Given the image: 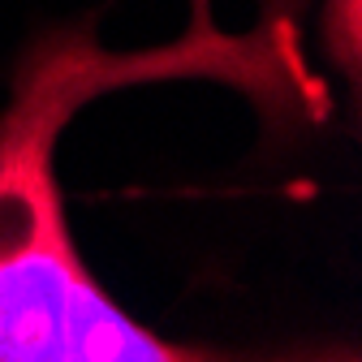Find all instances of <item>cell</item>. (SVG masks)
I'll return each mask as SVG.
<instances>
[{"label":"cell","mask_w":362,"mask_h":362,"mask_svg":"<svg viewBox=\"0 0 362 362\" xmlns=\"http://www.w3.org/2000/svg\"><path fill=\"white\" fill-rule=\"evenodd\" d=\"M285 57L272 26L229 39L207 18L160 52H104L86 30H57L26 57L0 112V362H354L337 349L238 358L147 332L90 281L52 181L61 125L100 90L156 78H224L267 108L293 86Z\"/></svg>","instance_id":"obj_1"},{"label":"cell","mask_w":362,"mask_h":362,"mask_svg":"<svg viewBox=\"0 0 362 362\" xmlns=\"http://www.w3.org/2000/svg\"><path fill=\"white\" fill-rule=\"evenodd\" d=\"M324 30H328L332 61H341L345 74L358 78V0H328Z\"/></svg>","instance_id":"obj_2"}]
</instances>
